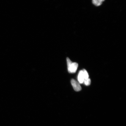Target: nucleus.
<instances>
[{
	"label": "nucleus",
	"mask_w": 126,
	"mask_h": 126,
	"mask_svg": "<svg viewBox=\"0 0 126 126\" xmlns=\"http://www.w3.org/2000/svg\"><path fill=\"white\" fill-rule=\"evenodd\" d=\"M71 83L75 91H79L81 90V86L80 85L79 83L76 80L72 79L71 80Z\"/></svg>",
	"instance_id": "2"
},
{
	"label": "nucleus",
	"mask_w": 126,
	"mask_h": 126,
	"mask_svg": "<svg viewBox=\"0 0 126 126\" xmlns=\"http://www.w3.org/2000/svg\"><path fill=\"white\" fill-rule=\"evenodd\" d=\"M100 0L101 1H102V2L104 1L105 0Z\"/></svg>",
	"instance_id": "7"
},
{
	"label": "nucleus",
	"mask_w": 126,
	"mask_h": 126,
	"mask_svg": "<svg viewBox=\"0 0 126 126\" xmlns=\"http://www.w3.org/2000/svg\"><path fill=\"white\" fill-rule=\"evenodd\" d=\"M67 61L68 72L71 73H75L78 66V63L72 62L68 58H67Z\"/></svg>",
	"instance_id": "1"
},
{
	"label": "nucleus",
	"mask_w": 126,
	"mask_h": 126,
	"mask_svg": "<svg viewBox=\"0 0 126 126\" xmlns=\"http://www.w3.org/2000/svg\"><path fill=\"white\" fill-rule=\"evenodd\" d=\"M78 79L79 83H82L84 80V76H83V70L80 71L79 72Z\"/></svg>",
	"instance_id": "3"
},
{
	"label": "nucleus",
	"mask_w": 126,
	"mask_h": 126,
	"mask_svg": "<svg viewBox=\"0 0 126 126\" xmlns=\"http://www.w3.org/2000/svg\"><path fill=\"white\" fill-rule=\"evenodd\" d=\"M83 71L84 80L88 79L89 78V75L88 74L87 72L85 69H83Z\"/></svg>",
	"instance_id": "5"
},
{
	"label": "nucleus",
	"mask_w": 126,
	"mask_h": 126,
	"mask_svg": "<svg viewBox=\"0 0 126 126\" xmlns=\"http://www.w3.org/2000/svg\"><path fill=\"white\" fill-rule=\"evenodd\" d=\"M92 2L93 4L97 6H100L102 3V1L100 0H92Z\"/></svg>",
	"instance_id": "4"
},
{
	"label": "nucleus",
	"mask_w": 126,
	"mask_h": 126,
	"mask_svg": "<svg viewBox=\"0 0 126 126\" xmlns=\"http://www.w3.org/2000/svg\"><path fill=\"white\" fill-rule=\"evenodd\" d=\"M86 86H88L90 85L91 83V80L89 78L85 80L83 82Z\"/></svg>",
	"instance_id": "6"
}]
</instances>
